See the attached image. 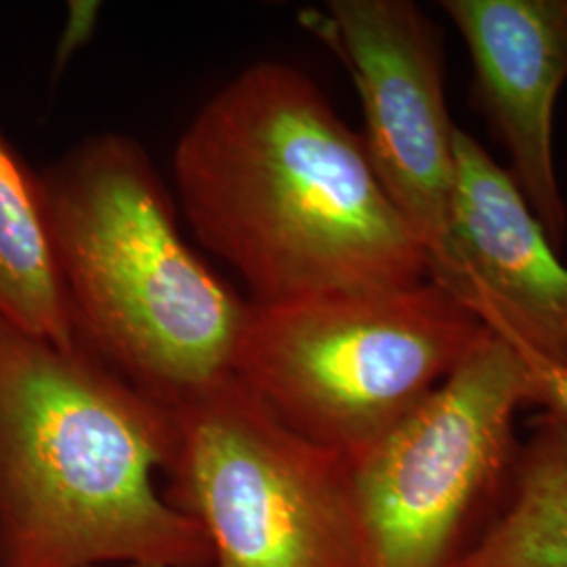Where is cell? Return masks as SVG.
I'll list each match as a JSON object with an SVG mask.
<instances>
[{"mask_svg": "<svg viewBox=\"0 0 567 567\" xmlns=\"http://www.w3.org/2000/svg\"><path fill=\"white\" fill-rule=\"evenodd\" d=\"M173 173L198 240L243 278L250 303L426 280L425 248L362 137L286 63H252L213 95L177 143Z\"/></svg>", "mask_w": 567, "mask_h": 567, "instance_id": "obj_1", "label": "cell"}, {"mask_svg": "<svg viewBox=\"0 0 567 567\" xmlns=\"http://www.w3.org/2000/svg\"><path fill=\"white\" fill-rule=\"evenodd\" d=\"M320 25L358 86L370 166L429 264L456 187L458 126L447 114L437 30L408 0H332Z\"/></svg>", "mask_w": 567, "mask_h": 567, "instance_id": "obj_7", "label": "cell"}, {"mask_svg": "<svg viewBox=\"0 0 567 567\" xmlns=\"http://www.w3.org/2000/svg\"><path fill=\"white\" fill-rule=\"evenodd\" d=\"M37 182L79 344L158 402L227 374L248 301L183 243L142 147L102 135Z\"/></svg>", "mask_w": 567, "mask_h": 567, "instance_id": "obj_3", "label": "cell"}, {"mask_svg": "<svg viewBox=\"0 0 567 567\" xmlns=\"http://www.w3.org/2000/svg\"><path fill=\"white\" fill-rule=\"evenodd\" d=\"M446 238L426 280L511 344L527 365L567 370V267L526 198L482 143L456 128Z\"/></svg>", "mask_w": 567, "mask_h": 567, "instance_id": "obj_8", "label": "cell"}, {"mask_svg": "<svg viewBox=\"0 0 567 567\" xmlns=\"http://www.w3.org/2000/svg\"><path fill=\"white\" fill-rule=\"evenodd\" d=\"M91 567H107V566H91ZM121 567H164V566H156V564H124V566Z\"/></svg>", "mask_w": 567, "mask_h": 567, "instance_id": "obj_13", "label": "cell"}, {"mask_svg": "<svg viewBox=\"0 0 567 567\" xmlns=\"http://www.w3.org/2000/svg\"><path fill=\"white\" fill-rule=\"evenodd\" d=\"M526 360L486 332L461 365L353 463L368 567H450L513 477Z\"/></svg>", "mask_w": 567, "mask_h": 567, "instance_id": "obj_6", "label": "cell"}, {"mask_svg": "<svg viewBox=\"0 0 567 567\" xmlns=\"http://www.w3.org/2000/svg\"><path fill=\"white\" fill-rule=\"evenodd\" d=\"M511 482L503 515L450 567H567L566 421H536Z\"/></svg>", "mask_w": 567, "mask_h": 567, "instance_id": "obj_10", "label": "cell"}, {"mask_svg": "<svg viewBox=\"0 0 567 567\" xmlns=\"http://www.w3.org/2000/svg\"><path fill=\"white\" fill-rule=\"evenodd\" d=\"M486 332L429 280L292 303L248 301L229 374L290 431L355 463Z\"/></svg>", "mask_w": 567, "mask_h": 567, "instance_id": "obj_4", "label": "cell"}, {"mask_svg": "<svg viewBox=\"0 0 567 567\" xmlns=\"http://www.w3.org/2000/svg\"><path fill=\"white\" fill-rule=\"evenodd\" d=\"M527 368V404L543 405L545 412L567 423V370L547 364H532Z\"/></svg>", "mask_w": 567, "mask_h": 567, "instance_id": "obj_12", "label": "cell"}, {"mask_svg": "<svg viewBox=\"0 0 567 567\" xmlns=\"http://www.w3.org/2000/svg\"><path fill=\"white\" fill-rule=\"evenodd\" d=\"M163 402L84 347L0 318V567H208L203 526L154 486Z\"/></svg>", "mask_w": 567, "mask_h": 567, "instance_id": "obj_2", "label": "cell"}, {"mask_svg": "<svg viewBox=\"0 0 567 567\" xmlns=\"http://www.w3.org/2000/svg\"><path fill=\"white\" fill-rule=\"evenodd\" d=\"M475 70V95L507 147L508 175L553 248L566 206L553 161V114L567 81V0H444Z\"/></svg>", "mask_w": 567, "mask_h": 567, "instance_id": "obj_9", "label": "cell"}, {"mask_svg": "<svg viewBox=\"0 0 567 567\" xmlns=\"http://www.w3.org/2000/svg\"><path fill=\"white\" fill-rule=\"evenodd\" d=\"M0 318L63 349L81 347L53 261L39 182L2 135Z\"/></svg>", "mask_w": 567, "mask_h": 567, "instance_id": "obj_11", "label": "cell"}, {"mask_svg": "<svg viewBox=\"0 0 567 567\" xmlns=\"http://www.w3.org/2000/svg\"><path fill=\"white\" fill-rule=\"evenodd\" d=\"M171 503L192 515L217 567H368L353 463L280 423L224 374L163 402Z\"/></svg>", "mask_w": 567, "mask_h": 567, "instance_id": "obj_5", "label": "cell"}]
</instances>
